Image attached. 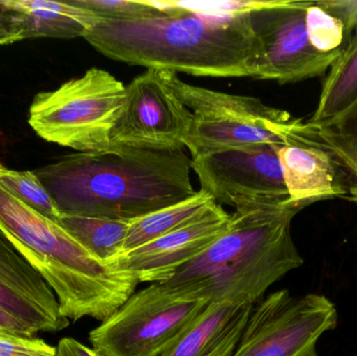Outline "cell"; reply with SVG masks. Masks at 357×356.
<instances>
[{
    "mask_svg": "<svg viewBox=\"0 0 357 356\" xmlns=\"http://www.w3.org/2000/svg\"><path fill=\"white\" fill-rule=\"evenodd\" d=\"M151 1L167 14L134 21L100 19L84 38L104 56L146 69L255 79L260 47L252 13L205 14L171 1Z\"/></svg>",
    "mask_w": 357,
    "mask_h": 356,
    "instance_id": "6da1fadb",
    "label": "cell"
},
{
    "mask_svg": "<svg viewBox=\"0 0 357 356\" xmlns=\"http://www.w3.org/2000/svg\"><path fill=\"white\" fill-rule=\"evenodd\" d=\"M183 148L112 146L33 171L61 215L132 222L197 194Z\"/></svg>",
    "mask_w": 357,
    "mask_h": 356,
    "instance_id": "7a4b0ae2",
    "label": "cell"
},
{
    "mask_svg": "<svg viewBox=\"0 0 357 356\" xmlns=\"http://www.w3.org/2000/svg\"><path fill=\"white\" fill-rule=\"evenodd\" d=\"M301 210L289 201L235 210L226 231L162 284L208 302L255 304L275 282L303 265L291 233Z\"/></svg>",
    "mask_w": 357,
    "mask_h": 356,
    "instance_id": "3957f363",
    "label": "cell"
},
{
    "mask_svg": "<svg viewBox=\"0 0 357 356\" xmlns=\"http://www.w3.org/2000/svg\"><path fill=\"white\" fill-rule=\"evenodd\" d=\"M0 229L39 272L58 299L63 317L104 322L137 288L138 280L96 258L58 223L0 185Z\"/></svg>",
    "mask_w": 357,
    "mask_h": 356,
    "instance_id": "277c9868",
    "label": "cell"
},
{
    "mask_svg": "<svg viewBox=\"0 0 357 356\" xmlns=\"http://www.w3.org/2000/svg\"><path fill=\"white\" fill-rule=\"evenodd\" d=\"M165 81L192 113L185 146L191 156L199 153L259 144L285 146L303 133L306 121L291 118L252 96L235 95L185 83L173 71Z\"/></svg>",
    "mask_w": 357,
    "mask_h": 356,
    "instance_id": "5b68a950",
    "label": "cell"
},
{
    "mask_svg": "<svg viewBox=\"0 0 357 356\" xmlns=\"http://www.w3.org/2000/svg\"><path fill=\"white\" fill-rule=\"evenodd\" d=\"M126 102V86L102 69L90 68L52 91L39 92L29 123L45 141L79 153L106 152Z\"/></svg>",
    "mask_w": 357,
    "mask_h": 356,
    "instance_id": "8992f818",
    "label": "cell"
},
{
    "mask_svg": "<svg viewBox=\"0 0 357 356\" xmlns=\"http://www.w3.org/2000/svg\"><path fill=\"white\" fill-rule=\"evenodd\" d=\"M210 302L162 284L134 293L94 328L89 341L100 356H158L205 311Z\"/></svg>",
    "mask_w": 357,
    "mask_h": 356,
    "instance_id": "52a82bcc",
    "label": "cell"
},
{
    "mask_svg": "<svg viewBox=\"0 0 357 356\" xmlns=\"http://www.w3.org/2000/svg\"><path fill=\"white\" fill-rule=\"evenodd\" d=\"M337 319V307L322 295L278 291L253 305L232 356H318L319 340Z\"/></svg>",
    "mask_w": 357,
    "mask_h": 356,
    "instance_id": "ba28073f",
    "label": "cell"
},
{
    "mask_svg": "<svg viewBox=\"0 0 357 356\" xmlns=\"http://www.w3.org/2000/svg\"><path fill=\"white\" fill-rule=\"evenodd\" d=\"M281 146L259 144L199 153L191 156V169L202 192L218 205L235 210L289 202L278 158Z\"/></svg>",
    "mask_w": 357,
    "mask_h": 356,
    "instance_id": "9c48e42d",
    "label": "cell"
},
{
    "mask_svg": "<svg viewBox=\"0 0 357 356\" xmlns=\"http://www.w3.org/2000/svg\"><path fill=\"white\" fill-rule=\"evenodd\" d=\"M308 1L272 0L252 13L259 42L256 79L280 84L297 83L328 72L341 54H324L314 49L306 31Z\"/></svg>",
    "mask_w": 357,
    "mask_h": 356,
    "instance_id": "30bf717a",
    "label": "cell"
},
{
    "mask_svg": "<svg viewBox=\"0 0 357 356\" xmlns=\"http://www.w3.org/2000/svg\"><path fill=\"white\" fill-rule=\"evenodd\" d=\"M192 113L165 81L146 69L126 87V102L111 135L112 146L178 150L186 144Z\"/></svg>",
    "mask_w": 357,
    "mask_h": 356,
    "instance_id": "8fae6325",
    "label": "cell"
},
{
    "mask_svg": "<svg viewBox=\"0 0 357 356\" xmlns=\"http://www.w3.org/2000/svg\"><path fill=\"white\" fill-rule=\"evenodd\" d=\"M230 222V213L215 204L189 225L121 253L109 265L133 276L139 284H165L220 238Z\"/></svg>",
    "mask_w": 357,
    "mask_h": 356,
    "instance_id": "7c38bea8",
    "label": "cell"
},
{
    "mask_svg": "<svg viewBox=\"0 0 357 356\" xmlns=\"http://www.w3.org/2000/svg\"><path fill=\"white\" fill-rule=\"evenodd\" d=\"M278 158L291 204L304 209L320 201L349 196L354 186L349 173L312 134L281 146Z\"/></svg>",
    "mask_w": 357,
    "mask_h": 356,
    "instance_id": "4fadbf2b",
    "label": "cell"
},
{
    "mask_svg": "<svg viewBox=\"0 0 357 356\" xmlns=\"http://www.w3.org/2000/svg\"><path fill=\"white\" fill-rule=\"evenodd\" d=\"M253 304L210 302L205 311L158 356H232Z\"/></svg>",
    "mask_w": 357,
    "mask_h": 356,
    "instance_id": "5bb4252c",
    "label": "cell"
},
{
    "mask_svg": "<svg viewBox=\"0 0 357 356\" xmlns=\"http://www.w3.org/2000/svg\"><path fill=\"white\" fill-rule=\"evenodd\" d=\"M23 17V39L85 37L100 20L85 8L66 1L13 0Z\"/></svg>",
    "mask_w": 357,
    "mask_h": 356,
    "instance_id": "9a60e30c",
    "label": "cell"
},
{
    "mask_svg": "<svg viewBox=\"0 0 357 356\" xmlns=\"http://www.w3.org/2000/svg\"><path fill=\"white\" fill-rule=\"evenodd\" d=\"M357 105V33L335 61L321 90L318 106L307 121L317 127L335 125Z\"/></svg>",
    "mask_w": 357,
    "mask_h": 356,
    "instance_id": "2e32d148",
    "label": "cell"
},
{
    "mask_svg": "<svg viewBox=\"0 0 357 356\" xmlns=\"http://www.w3.org/2000/svg\"><path fill=\"white\" fill-rule=\"evenodd\" d=\"M0 284L40 307L52 319L69 326V320L61 314L54 291L1 229Z\"/></svg>",
    "mask_w": 357,
    "mask_h": 356,
    "instance_id": "e0dca14e",
    "label": "cell"
},
{
    "mask_svg": "<svg viewBox=\"0 0 357 356\" xmlns=\"http://www.w3.org/2000/svg\"><path fill=\"white\" fill-rule=\"evenodd\" d=\"M215 204L218 203L209 194L199 190L187 200L134 219L128 231L123 252L144 246L189 225L203 217Z\"/></svg>",
    "mask_w": 357,
    "mask_h": 356,
    "instance_id": "ac0fdd59",
    "label": "cell"
},
{
    "mask_svg": "<svg viewBox=\"0 0 357 356\" xmlns=\"http://www.w3.org/2000/svg\"><path fill=\"white\" fill-rule=\"evenodd\" d=\"M59 225L96 258L110 263L123 252L131 222L61 215Z\"/></svg>",
    "mask_w": 357,
    "mask_h": 356,
    "instance_id": "d6986e66",
    "label": "cell"
},
{
    "mask_svg": "<svg viewBox=\"0 0 357 356\" xmlns=\"http://www.w3.org/2000/svg\"><path fill=\"white\" fill-rule=\"evenodd\" d=\"M305 23L310 44L321 54H341L354 37L321 1H308Z\"/></svg>",
    "mask_w": 357,
    "mask_h": 356,
    "instance_id": "ffe728a7",
    "label": "cell"
},
{
    "mask_svg": "<svg viewBox=\"0 0 357 356\" xmlns=\"http://www.w3.org/2000/svg\"><path fill=\"white\" fill-rule=\"evenodd\" d=\"M312 127L314 139L328 148L342 163L357 186V105L335 125Z\"/></svg>",
    "mask_w": 357,
    "mask_h": 356,
    "instance_id": "44dd1931",
    "label": "cell"
},
{
    "mask_svg": "<svg viewBox=\"0 0 357 356\" xmlns=\"http://www.w3.org/2000/svg\"><path fill=\"white\" fill-rule=\"evenodd\" d=\"M0 185L40 215L59 224L61 212L33 171H14L0 163Z\"/></svg>",
    "mask_w": 357,
    "mask_h": 356,
    "instance_id": "7402d4cb",
    "label": "cell"
},
{
    "mask_svg": "<svg viewBox=\"0 0 357 356\" xmlns=\"http://www.w3.org/2000/svg\"><path fill=\"white\" fill-rule=\"evenodd\" d=\"M70 3L93 13L102 20L134 21L167 14L151 0H69Z\"/></svg>",
    "mask_w": 357,
    "mask_h": 356,
    "instance_id": "603a6c76",
    "label": "cell"
},
{
    "mask_svg": "<svg viewBox=\"0 0 357 356\" xmlns=\"http://www.w3.org/2000/svg\"><path fill=\"white\" fill-rule=\"evenodd\" d=\"M0 307L13 317L33 330L35 332H61L68 325L52 319L40 307L0 284Z\"/></svg>",
    "mask_w": 357,
    "mask_h": 356,
    "instance_id": "cb8c5ba5",
    "label": "cell"
},
{
    "mask_svg": "<svg viewBox=\"0 0 357 356\" xmlns=\"http://www.w3.org/2000/svg\"><path fill=\"white\" fill-rule=\"evenodd\" d=\"M0 356H56V348L33 336L0 330Z\"/></svg>",
    "mask_w": 357,
    "mask_h": 356,
    "instance_id": "d4e9b609",
    "label": "cell"
},
{
    "mask_svg": "<svg viewBox=\"0 0 357 356\" xmlns=\"http://www.w3.org/2000/svg\"><path fill=\"white\" fill-rule=\"evenodd\" d=\"M272 0H229V1H171L175 6L192 12L213 15L253 13L268 6Z\"/></svg>",
    "mask_w": 357,
    "mask_h": 356,
    "instance_id": "484cf974",
    "label": "cell"
},
{
    "mask_svg": "<svg viewBox=\"0 0 357 356\" xmlns=\"http://www.w3.org/2000/svg\"><path fill=\"white\" fill-rule=\"evenodd\" d=\"M23 17L13 0H0V45L22 41Z\"/></svg>",
    "mask_w": 357,
    "mask_h": 356,
    "instance_id": "4316f807",
    "label": "cell"
},
{
    "mask_svg": "<svg viewBox=\"0 0 357 356\" xmlns=\"http://www.w3.org/2000/svg\"><path fill=\"white\" fill-rule=\"evenodd\" d=\"M321 3L343 21L350 35L357 33V0H324Z\"/></svg>",
    "mask_w": 357,
    "mask_h": 356,
    "instance_id": "83f0119b",
    "label": "cell"
},
{
    "mask_svg": "<svg viewBox=\"0 0 357 356\" xmlns=\"http://www.w3.org/2000/svg\"><path fill=\"white\" fill-rule=\"evenodd\" d=\"M56 356H100L93 348L85 346L75 339L65 338L56 347Z\"/></svg>",
    "mask_w": 357,
    "mask_h": 356,
    "instance_id": "f1b7e54d",
    "label": "cell"
},
{
    "mask_svg": "<svg viewBox=\"0 0 357 356\" xmlns=\"http://www.w3.org/2000/svg\"><path fill=\"white\" fill-rule=\"evenodd\" d=\"M0 330H10V332H18V334H25V336H33L36 334L29 326L13 317L1 307H0Z\"/></svg>",
    "mask_w": 357,
    "mask_h": 356,
    "instance_id": "f546056e",
    "label": "cell"
},
{
    "mask_svg": "<svg viewBox=\"0 0 357 356\" xmlns=\"http://www.w3.org/2000/svg\"><path fill=\"white\" fill-rule=\"evenodd\" d=\"M319 356V355H318Z\"/></svg>",
    "mask_w": 357,
    "mask_h": 356,
    "instance_id": "4dcf8cb0",
    "label": "cell"
}]
</instances>
